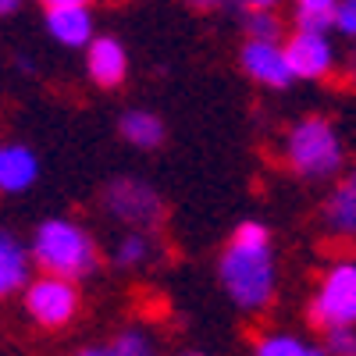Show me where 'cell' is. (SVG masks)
Listing matches in <instances>:
<instances>
[{
	"label": "cell",
	"instance_id": "9c48e42d",
	"mask_svg": "<svg viewBox=\"0 0 356 356\" xmlns=\"http://www.w3.org/2000/svg\"><path fill=\"white\" fill-rule=\"evenodd\" d=\"M86 68L89 79L97 86H118L129 72V57L125 47L118 43L114 36H100V40H89L86 43Z\"/></svg>",
	"mask_w": 356,
	"mask_h": 356
},
{
	"label": "cell",
	"instance_id": "484cf974",
	"mask_svg": "<svg viewBox=\"0 0 356 356\" xmlns=\"http://www.w3.org/2000/svg\"><path fill=\"white\" fill-rule=\"evenodd\" d=\"M353 86H356V61H353Z\"/></svg>",
	"mask_w": 356,
	"mask_h": 356
},
{
	"label": "cell",
	"instance_id": "ffe728a7",
	"mask_svg": "<svg viewBox=\"0 0 356 356\" xmlns=\"http://www.w3.org/2000/svg\"><path fill=\"white\" fill-rule=\"evenodd\" d=\"M328 349L339 356H356V324H339L328 328Z\"/></svg>",
	"mask_w": 356,
	"mask_h": 356
},
{
	"label": "cell",
	"instance_id": "2e32d148",
	"mask_svg": "<svg viewBox=\"0 0 356 356\" xmlns=\"http://www.w3.org/2000/svg\"><path fill=\"white\" fill-rule=\"evenodd\" d=\"M150 235L146 232H129L122 243H118V253H114V260L122 264V267H143L146 260H150Z\"/></svg>",
	"mask_w": 356,
	"mask_h": 356
},
{
	"label": "cell",
	"instance_id": "52a82bcc",
	"mask_svg": "<svg viewBox=\"0 0 356 356\" xmlns=\"http://www.w3.org/2000/svg\"><path fill=\"white\" fill-rule=\"evenodd\" d=\"M243 68L253 82L271 86V89H285L292 86V65L285 57V47L278 40H257L250 36V43L243 47Z\"/></svg>",
	"mask_w": 356,
	"mask_h": 356
},
{
	"label": "cell",
	"instance_id": "7402d4cb",
	"mask_svg": "<svg viewBox=\"0 0 356 356\" xmlns=\"http://www.w3.org/2000/svg\"><path fill=\"white\" fill-rule=\"evenodd\" d=\"M239 4H243L246 11H260V8H278L282 0H239Z\"/></svg>",
	"mask_w": 356,
	"mask_h": 356
},
{
	"label": "cell",
	"instance_id": "d6986e66",
	"mask_svg": "<svg viewBox=\"0 0 356 356\" xmlns=\"http://www.w3.org/2000/svg\"><path fill=\"white\" fill-rule=\"evenodd\" d=\"M246 29H250V36H257V40H278L282 22L275 18V8H260V11H250Z\"/></svg>",
	"mask_w": 356,
	"mask_h": 356
},
{
	"label": "cell",
	"instance_id": "3957f363",
	"mask_svg": "<svg viewBox=\"0 0 356 356\" xmlns=\"http://www.w3.org/2000/svg\"><path fill=\"white\" fill-rule=\"evenodd\" d=\"M285 157L303 178H328L342 168V143L324 118H303L285 136Z\"/></svg>",
	"mask_w": 356,
	"mask_h": 356
},
{
	"label": "cell",
	"instance_id": "8fae6325",
	"mask_svg": "<svg viewBox=\"0 0 356 356\" xmlns=\"http://www.w3.org/2000/svg\"><path fill=\"white\" fill-rule=\"evenodd\" d=\"M36 175H40V161L29 146L22 143L0 146V193H22L36 182Z\"/></svg>",
	"mask_w": 356,
	"mask_h": 356
},
{
	"label": "cell",
	"instance_id": "603a6c76",
	"mask_svg": "<svg viewBox=\"0 0 356 356\" xmlns=\"http://www.w3.org/2000/svg\"><path fill=\"white\" fill-rule=\"evenodd\" d=\"M22 8V0H0V18H8V15H15Z\"/></svg>",
	"mask_w": 356,
	"mask_h": 356
},
{
	"label": "cell",
	"instance_id": "30bf717a",
	"mask_svg": "<svg viewBox=\"0 0 356 356\" xmlns=\"http://www.w3.org/2000/svg\"><path fill=\"white\" fill-rule=\"evenodd\" d=\"M47 29L57 43L65 47H86L93 40V15L89 4H65V8H47Z\"/></svg>",
	"mask_w": 356,
	"mask_h": 356
},
{
	"label": "cell",
	"instance_id": "277c9868",
	"mask_svg": "<svg viewBox=\"0 0 356 356\" xmlns=\"http://www.w3.org/2000/svg\"><path fill=\"white\" fill-rule=\"evenodd\" d=\"M22 292H25V314L33 317L40 328H47V332L65 328V324H72L75 314H79V289H75V278L43 275V278H36V282H29Z\"/></svg>",
	"mask_w": 356,
	"mask_h": 356
},
{
	"label": "cell",
	"instance_id": "e0dca14e",
	"mask_svg": "<svg viewBox=\"0 0 356 356\" xmlns=\"http://www.w3.org/2000/svg\"><path fill=\"white\" fill-rule=\"evenodd\" d=\"M257 353L260 356H310L314 349L296 335H267L257 342Z\"/></svg>",
	"mask_w": 356,
	"mask_h": 356
},
{
	"label": "cell",
	"instance_id": "7a4b0ae2",
	"mask_svg": "<svg viewBox=\"0 0 356 356\" xmlns=\"http://www.w3.org/2000/svg\"><path fill=\"white\" fill-rule=\"evenodd\" d=\"M29 253L47 275H65V278H82L97 264L93 239L75 221H65V218L43 221L33 235V250Z\"/></svg>",
	"mask_w": 356,
	"mask_h": 356
},
{
	"label": "cell",
	"instance_id": "5bb4252c",
	"mask_svg": "<svg viewBox=\"0 0 356 356\" xmlns=\"http://www.w3.org/2000/svg\"><path fill=\"white\" fill-rule=\"evenodd\" d=\"M122 136L132 146L154 150V146H161V139H164V122H161L154 111H129L122 118Z\"/></svg>",
	"mask_w": 356,
	"mask_h": 356
},
{
	"label": "cell",
	"instance_id": "ba28073f",
	"mask_svg": "<svg viewBox=\"0 0 356 356\" xmlns=\"http://www.w3.org/2000/svg\"><path fill=\"white\" fill-rule=\"evenodd\" d=\"M285 57H289L296 79H324L335 65V50L321 29H300L285 43Z\"/></svg>",
	"mask_w": 356,
	"mask_h": 356
},
{
	"label": "cell",
	"instance_id": "8992f818",
	"mask_svg": "<svg viewBox=\"0 0 356 356\" xmlns=\"http://www.w3.org/2000/svg\"><path fill=\"white\" fill-rule=\"evenodd\" d=\"M104 207H107L111 218L125 221V225H136V228H154L164 218V207H161L157 193L150 186L136 182V178H118V182H111L107 196H104Z\"/></svg>",
	"mask_w": 356,
	"mask_h": 356
},
{
	"label": "cell",
	"instance_id": "d4e9b609",
	"mask_svg": "<svg viewBox=\"0 0 356 356\" xmlns=\"http://www.w3.org/2000/svg\"><path fill=\"white\" fill-rule=\"evenodd\" d=\"M193 4H200V8H218V4H225V0H193Z\"/></svg>",
	"mask_w": 356,
	"mask_h": 356
},
{
	"label": "cell",
	"instance_id": "6da1fadb",
	"mask_svg": "<svg viewBox=\"0 0 356 356\" xmlns=\"http://www.w3.org/2000/svg\"><path fill=\"white\" fill-rule=\"evenodd\" d=\"M221 285L243 310H264L275 296L271 235L260 221H243L221 257Z\"/></svg>",
	"mask_w": 356,
	"mask_h": 356
},
{
	"label": "cell",
	"instance_id": "7c38bea8",
	"mask_svg": "<svg viewBox=\"0 0 356 356\" xmlns=\"http://www.w3.org/2000/svg\"><path fill=\"white\" fill-rule=\"evenodd\" d=\"M29 267H33L29 250L15 239L11 232L0 228V300L22 292L29 285Z\"/></svg>",
	"mask_w": 356,
	"mask_h": 356
},
{
	"label": "cell",
	"instance_id": "44dd1931",
	"mask_svg": "<svg viewBox=\"0 0 356 356\" xmlns=\"http://www.w3.org/2000/svg\"><path fill=\"white\" fill-rule=\"evenodd\" d=\"M342 36L356 40V0H339L335 4V22H332Z\"/></svg>",
	"mask_w": 356,
	"mask_h": 356
},
{
	"label": "cell",
	"instance_id": "9a60e30c",
	"mask_svg": "<svg viewBox=\"0 0 356 356\" xmlns=\"http://www.w3.org/2000/svg\"><path fill=\"white\" fill-rule=\"evenodd\" d=\"M335 4L339 0H296L300 29H321V33H328L335 22Z\"/></svg>",
	"mask_w": 356,
	"mask_h": 356
},
{
	"label": "cell",
	"instance_id": "4fadbf2b",
	"mask_svg": "<svg viewBox=\"0 0 356 356\" xmlns=\"http://www.w3.org/2000/svg\"><path fill=\"white\" fill-rule=\"evenodd\" d=\"M324 225L342 239H356V171L324 203Z\"/></svg>",
	"mask_w": 356,
	"mask_h": 356
},
{
	"label": "cell",
	"instance_id": "ac0fdd59",
	"mask_svg": "<svg viewBox=\"0 0 356 356\" xmlns=\"http://www.w3.org/2000/svg\"><path fill=\"white\" fill-rule=\"evenodd\" d=\"M100 353H111V356H143V353H150V335H146V332H125V335H118L111 346H104V349H89V356H100Z\"/></svg>",
	"mask_w": 356,
	"mask_h": 356
},
{
	"label": "cell",
	"instance_id": "cb8c5ba5",
	"mask_svg": "<svg viewBox=\"0 0 356 356\" xmlns=\"http://www.w3.org/2000/svg\"><path fill=\"white\" fill-rule=\"evenodd\" d=\"M47 8H65V4H89V0H43Z\"/></svg>",
	"mask_w": 356,
	"mask_h": 356
},
{
	"label": "cell",
	"instance_id": "5b68a950",
	"mask_svg": "<svg viewBox=\"0 0 356 356\" xmlns=\"http://www.w3.org/2000/svg\"><path fill=\"white\" fill-rule=\"evenodd\" d=\"M310 321L321 328L356 324V264H339L328 271L317 300L310 303Z\"/></svg>",
	"mask_w": 356,
	"mask_h": 356
}]
</instances>
